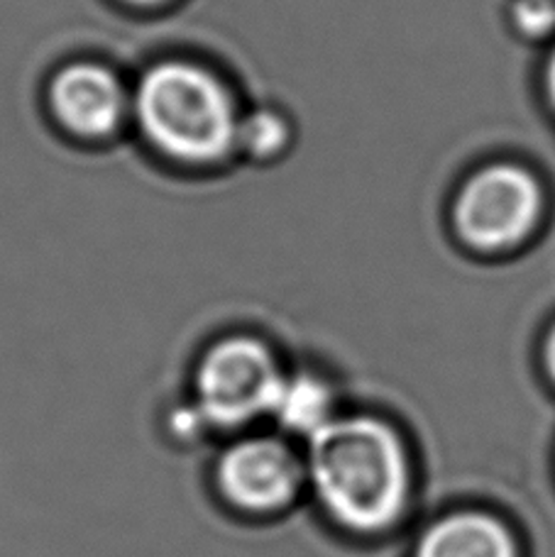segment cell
<instances>
[{"instance_id": "cell-1", "label": "cell", "mask_w": 555, "mask_h": 557, "mask_svg": "<svg viewBox=\"0 0 555 557\" xmlns=\"http://www.w3.org/2000/svg\"><path fill=\"white\" fill-rule=\"evenodd\" d=\"M306 474L335 521L353 531H382L409 492L406 453L390 425L368 416L333 418L309 437Z\"/></svg>"}, {"instance_id": "cell-2", "label": "cell", "mask_w": 555, "mask_h": 557, "mask_svg": "<svg viewBox=\"0 0 555 557\" xmlns=\"http://www.w3.org/2000/svg\"><path fill=\"white\" fill-rule=\"evenodd\" d=\"M147 137L186 162H213L237 139L235 106L218 78L192 64L155 66L137 91Z\"/></svg>"}, {"instance_id": "cell-3", "label": "cell", "mask_w": 555, "mask_h": 557, "mask_svg": "<svg viewBox=\"0 0 555 557\" xmlns=\"http://www.w3.org/2000/svg\"><path fill=\"white\" fill-rule=\"evenodd\" d=\"M543 211L536 176L523 166L494 164L472 174L455 198V231L480 252L511 250L533 233Z\"/></svg>"}, {"instance_id": "cell-4", "label": "cell", "mask_w": 555, "mask_h": 557, "mask_svg": "<svg viewBox=\"0 0 555 557\" xmlns=\"http://www.w3.org/2000/svg\"><path fill=\"white\" fill-rule=\"evenodd\" d=\"M282 382L280 364L262 343L231 337L218 343L198 367V416L223 428L270 416Z\"/></svg>"}, {"instance_id": "cell-5", "label": "cell", "mask_w": 555, "mask_h": 557, "mask_svg": "<svg viewBox=\"0 0 555 557\" xmlns=\"http://www.w3.org/2000/svg\"><path fill=\"white\" fill-rule=\"evenodd\" d=\"M304 467L276 437H250L227 447L218 465L221 492L247 511H274L299 492Z\"/></svg>"}, {"instance_id": "cell-6", "label": "cell", "mask_w": 555, "mask_h": 557, "mask_svg": "<svg viewBox=\"0 0 555 557\" xmlns=\"http://www.w3.org/2000/svg\"><path fill=\"white\" fill-rule=\"evenodd\" d=\"M52 106L59 121L78 135L111 133L123 115V91L101 66L76 64L52 82Z\"/></svg>"}, {"instance_id": "cell-7", "label": "cell", "mask_w": 555, "mask_h": 557, "mask_svg": "<svg viewBox=\"0 0 555 557\" xmlns=\"http://www.w3.org/2000/svg\"><path fill=\"white\" fill-rule=\"evenodd\" d=\"M416 557H519L507 525L488 513L462 511L435 521Z\"/></svg>"}, {"instance_id": "cell-8", "label": "cell", "mask_w": 555, "mask_h": 557, "mask_svg": "<svg viewBox=\"0 0 555 557\" xmlns=\"http://www.w3.org/2000/svg\"><path fill=\"white\" fill-rule=\"evenodd\" d=\"M333 392L331 386L313 374L284 376L272 406V413L284 431L311 437L325 423L333 421Z\"/></svg>"}, {"instance_id": "cell-9", "label": "cell", "mask_w": 555, "mask_h": 557, "mask_svg": "<svg viewBox=\"0 0 555 557\" xmlns=\"http://www.w3.org/2000/svg\"><path fill=\"white\" fill-rule=\"evenodd\" d=\"M292 127L280 113L260 111L237 125V139L257 159H272L289 145Z\"/></svg>"}, {"instance_id": "cell-10", "label": "cell", "mask_w": 555, "mask_h": 557, "mask_svg": "<svg viewBox=\"0 0 555 557\" xmlns=\"http://www.w3.org/2000/svg\"><path fill=\"white\" fill-rule=\"evenodd\" d=\"M511 20L521 37L546 39L555 33V0H517Z\"/></svg>"}, {"instance_id": "cell-11", "label": "cell", "mask_w": 555, "mask_h": 557, "mask_svg": "<svg viewBox=\"0 0 555 557\" xmlns=\"http://www.w3.org/2000/svg\"><path fill=\"white\" fill-rule=\"evenodd\" d=\"M543 357H546V367H548L551 380L555 382V325L551 327V333L546 337V350H543Z\"/></svg>"}, {"instance_id": "cell-12", "label": "cell", "mask_w": 555, "mask_h": 557, "mask_svg": "<svg viewBox=\"0 0 555 557\" xmlns=\"http://www.w3.org/2000/svg\"><path fill=\"white\" fill-rule=\"evenodd\" d=\"M546 88H548V98L555 108V52L548 59V66H546Z\"/></svg>"}, {"instance_id": "cell-13", "label": "cell", "mask_w": 555, "mask_h": 557, "mask_svg": "<svg viewBox=\"0 0 555 557\" xmlns=\"http://www.w3.org/2000/svg\"><path fill=\"white\" fill-rule=\"evenodd\" d=\"M135 3H157V0H135Z\"/></svg>"}]
</instances>
